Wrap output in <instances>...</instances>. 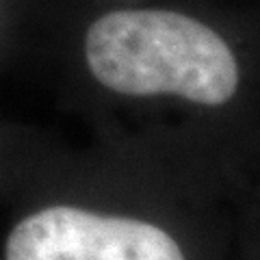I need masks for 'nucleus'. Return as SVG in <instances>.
<instances>
[{
  "mask_svg": "<svg viewBox=\"0 0 260 260\" xmlns=\"http://www.w3.org/2000/svg\"><path fill=\"white\" fill-rule=\"evenodd\" d=\"M85 56L93 78L124 95H180L217 107L239 87V63L221 37L200 20L165 9H124L87 30Z\"/></svg>",
  "mask_w": 260,
  "mask_h": 260,
  "instance_id": "nucleus-1",
  "label": "nucleus"
},
{
  "mask_svg": "<svg viewBox=\"0 0 260 260\" xmlns=\"http://www.w3.org/2000/svg\"><path fill=\"white\" fill-rule=\"evenodd\" d=\"M5 260H184L162 228L74 206L37 210L11 230Z\"/></svg>",
  "mask_w": 260,
  "mask_h": 260,
  "instance_id": "nucleus-2",
  "label": "nucleus"
}]
</instances>
